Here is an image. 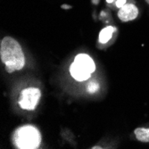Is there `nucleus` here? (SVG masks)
Returning a JSON list of instances; mask_svg holds the SVG:
<instances>
[{
    "instance_id": "5",
    "label": "nucleus",
    "mask_w": 149,
    "mask_h": 149,
    "mask_svg": "<svg viewBox=\"0 0 149 149\" xmlns=\"http://www.w3.org/2000/svg\"><path fill=\"white\" fill-rule=\"evenodd\" d=\"M139 15V8L132 3H126L123 7L119 8L118 17L121 22H130Z\"/></svg>"
},
{
    "instance_id": "9",
    "label": "nucleus",
    "mask_w": 149,
    "mask_h": 149,
    "mask_svg": "<svg viewBox=\"0 0 149 149\" xmlns=\"http://www.w3.org/2000/svg\"><path fill=\"white\" fill-rule=\"evenodd\" d=\"M126 3H127V0H116L115 5L118 8H120V7H123Z\"/></svg>"
},
{
    "instance_id": "7",
    "label": "nucleus",
    "mask_w": 149,
    "mask_h": 149,
    "mask_svg": "<svg viewBox=\"0 0 149 149\" xmlns=\"http://www.w3.org/2000/svg\"><path fill=\"white\" fill-rule=\"evenodd\" d=\"M137 139L141 142H149V129L138 128L134 131Z\"/></svg>"
},
{
    "instance_id": "12",
    "label": "nucleus",
    "mask_w": 149,
    "mask_h": 149,
    "mask_svg": "<svg viewBox=\"0 0 149 149\" xmlns=\"http://www.w3.org/2000/svg\"><path fill=\"white\" fill-rule=\"evenodd\" d=\"M145 1L146 2V4H147V5H149V0H145Z\"/></svg>"
},
{
    "instance_id": "8",
    "label": "nucleus",
    "mask_w": 149,
    "mask_h": 149,
    "mask_svg": "<svg viewBox=\"0 0 149 149\" xmlns=\"http://www.w3.org/2000/svg\"><path fill=\"white\" fill-rule=\"evenodd\" d=\"M99 89V84L96 81H91V82L88 85V91L91 94L96 93Z\"/></svg>"
},
{
    "instance_id": "10",
    "label": "nucleus",
    "mask_w": 149,
    "mask_h": 149,
    "mask_svg": "<svg viewBox=\"0 0 149 149\" xmlns=\"http://www.w3.org/2000/svg\"><path fill=\"white\" fill-rule=\"evenodd\" d=\"M62 8H71L70 6H65V5H63L62 6Z\"/></svg>"
},
{
    "instance_id": "4",
    "label": "nucleus",
    "mask_w": 149,
    "mask_h": 149,
    "mask_svg": "<svg viewBox=\"0 0 149 149\" xmlns=\"http://www.w3.org/2000/svg\"><path fill=\"white\" fill-rule=\"evenodd\" d=\"M40 97L41 93L37 88H28L23 89L21 95V99L19 100L20 107L23 110H35Z\"/></svg>"
},
{
    "instance_id": "3",
    "label": "nucleus",
    "mask_w": 149,
    "mask_h": 149,
    "mask_svg": "<svg viewBox=\"0 0 149 149\" xmlns=\"http://www.w3.org/2000/svg\"><path fill=\"white\" fill-rule=\"evenodd\" d=\"M95 69L96 66L92 58L86 54H79L71 65L70 72L75 79L84 81L90 77L91 73L95 72Z\"/></svg>"
},
{
    "instance_id": "6",
    "label": "nucleus",
    "mask_w": 149,
    "mask_h": 149,
    "mask_svg": "<svg viewBox=\"0 0 149 149\" xmlns=\"http://www.w3.org/2000/svg\"><path fill=\"white\" fill-rule=\"evenodd\" d=\"M115 31H116V29L113 26H108L106 28H104L100 31V34H99V38H98L99 42L103 43V44L108 42L111 39V38L113 37V34Z\"/></svg>"
},
{
    "instance_id": "1",
    "label": "nucleus",
    "mask_w": 149,
    "mask_h": 149,
    "mask_svg": "<svg viewBox=\"0 0 149 149\" xmlns=\"http://www.w3.org/2000/svg\"><path fill=\"white\" fill-rule=\"evenodd\" d=\"M0 57L7 72L22 70L25 65V57L20 44L12 37H6L0 44Z\"/></svg>"
},
{
    "instance_id": "2",
    "label": "nucleus",
    "mask_w": 149,
    "mask_h": 149,
    "mask_svg": "<svg viewBox=\"0 0 149 149\" xmlns=\"http://www.w3.org/2000/svg\"><path fill=\"white\" fill-rule=\"evenodd\" d=\"M41 142V136L37 128L25 125L18 128L13 135V143L20 149H35Z\"/></svg>"
},
{
    "instance_id": "11",
    "label": "nucleus",
    "mask_w": 149,
    "mask_h": 149,
    "mask_svg": "<svg viewBox=\"0 0 149 149\" xmlns=\"http://www.w3.org/2000/svg\"><path fill=\"white\" fill-rule=\"evenodd\" d=\"M106 2H107V3H109V4H111V3L113 2V0H106Z\"/></svg>"
}]
</instances>
